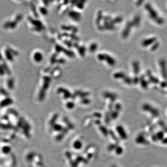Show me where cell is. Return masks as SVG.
<instances>
[{"instance_id": "9a60e30c", "label": "cell", "mask_w": 167, "mask_h": 167, "mask_svg": "<svg viewBox=\"0 0 167 167\" xmlns=\"http://www.w3.org/2000/svg\"><path fill=\"white\" fill-rule=\"evenodd\" d=\"M104 26L105 28V30H113L115 29V27L113 25L108 21H104Z\"/></svg>"}, {"instance_id": "d6986e66", "label": "cell", "mask_w": 167, "mask_h": 167, "mask_svg": "<svg viewBox=\"0 0 167 167\" xmlns=\"http://www.w3.org/2000/svg\"><path fill=\"white\" fill-rule=\"evenodd\" d=\"M78 52L80 55L81 57H84L85 56L86 54V48L84 46H79V48H78Z\"/></svg>"}, {"instance_id": "ab89813d", "label": "cell", "mask_w": 167, "mask_h": 167, "mask_svg": "<svg viewBox=\"0 0 167 167\" xmlns=\"http://www.w3.org/2000/svg\"><path fill=\"white\" fill-rule=\"evenodd\" d=\"M144 2V1L142 0H140V1H138L137 2V6H140L142 5V3Z\"/></svg>"}, {"instance_id": "603a6c76", "label": "cell", "mask_w": 167, "mask_h": 167, "mask_svg": "<svg viewBox=\"0 0 167 167\" xmlns=\"http://www.w3.org/2000/svg\"><path fill=\"white\" fill-rule=\"evenodd\" d=\"M159 42L158 41H157L154 44H152L151 47V50L152 51H154L155 50H156L157 48H158V47L159 46Z\"/></svg>"}, {"instance_id": "4dcf8cb0", "label": "cell", "mask_w": 167, "mask_h": 167, "mask_svg": "<svg viewBox=\"0 0 167 167\" xmlns=\"http://www.w3.org/2000/svg\"><path fill=\"white\" fill-rule=\"evenodd\" d=\"M40 10L41 13L43 15H46L47 14V10L46 8H44V7H41Z\"/></svg>"}, {"instance_id": "5bb4252c", "label": "cell", "mask_w": 167, "mask_h": 167, "mask_svg": "<svg viewBox=\"0 0 167 167\" xmlns=\"http://www.w3.org/2000/svg\"><path fill=\"white\" fill-rule=\"evenodd\" d=\"M141 21V18L139 15H136L134 17L133 20L132 21L133 26L137 27L139 26Z\"/></svg>"}, {"instance_id": "ba28073f", "label": "cell", "mask_w": 167, "mask_h": 167, "mask_svg": "<svg viewBox=\"0 0 167 167\" xmlns=\"http://www.w3.org/2000/svg\"><path fill=\"white\" fill-rule=\"evenodd\" d=\"M57 92L58 93L64 94V98L65 99H69V98L71 97V95L70 92L66 89L62 87L58 88L57 90Z\"/></svg>"}, {"instance_id": "d6a6232c", "label": "cell", "mask_w": 167, "mask_h": 167, "mask_svg": "<svg viewBox=\"0 0 167 167\" xmlns=\"http://www.w3.org/2000/svg\"><path fill=\"white\" fill-rule=\"evenodd\" d=\"M111 17L110 16H104L103 17V20H104V21H108V22H109L110 21H111Z\"/></svg>"}, {"instance_id": "6da1fadb", "label": "cell", "mask_w": 167, "mask_h": 167, "mask_svg": "<svg viewBox=\"0 0 167 167\" xmlns=\"http://www.w3.org/2000/svg\"><path fill=\"white\" fill-rule=\"evenodd\" d=\"M145 8L149 13V17L153 20H154L156 23L159 25H162L164 23V19L158 16L157 11L152 8L151 5L149 3H147L145 6Z\"/></svg>"}, {"instance_id": "9c48e42d", "label": "cell", "mask_w": 167, "mask_h": 167, "mask_svg": "<svg viewBox=\"0 0 167 167\" xmlns=\"http://www.w3.org/2000/svg\"><path fill=\"white\" fill-rule=\"evenodd\" d=\"M132 67L135 74L138 75L140 72V65L138 61H134L132 62Z\"/></svg>"}, {"instance_id": "f35d334b", "label": "cell", "mask_w": 167, "mask_h": 167, "mask_svg": "<svg viewBox=\"0 0 167 167\" xmlns=\"http://www.w3.org/2000/svg\"><path fill=\"white\" fill-rule=\"evenodd\" d=\"M67 106L68 107H69V108H71L74 106V104L71 102H68L67 104Z\"/></svg>"}, {"instance_id": "5b68a950", "label": "cell", "mask_w": 167, "mask_h": 167, "mask_svg": "<svg viewBox=\"0 0 167 167\" xmlns=\"http://www.w3.org/2000/svg\"><path fill=\"white\" fill-rule=\"evenodd\" d=\"M146 74L149 79V82H150L154 84H158L160 83L159 80L157 77L153 76L152 74V73L150 70H148L146 71Z\"/></svg>"}, {"instance_id": "d4e9b609", "label": "cell", "mask_w": 167, "mask_h": 167, "mask_svg": "<svg viewBox=\"0 0 167 167\" xmlns=\"http://www.w3.org/2000/svg\"><path fill=\"white\" fill-rule=\"evenodd\" d=\"M58 54V53H54L52 56L51 58V62L52 64H54L56 63V61H57V60L56 59V58L57 57Z\"/></svg>"}, {"instance_id": "277c9868", "label": "cell", "mask_w": 167, "mask_h": 167, "mask_svg": "<svg viewBox=\"0 0 167 167\" xmlns=\"http://www.w3.org/2000/svg\"><path fill=\"white\" fill-rule=\"evenodd\" d=\"M68 15L73 20L75 21H79L81 19V14L76 11L71 10L69 12Z\"/></svg>"}, {"instance_id": "83f0119b", "label": "cell", "mask_w": 167, "mask_h": 167, "mask_svg": "<svg viewBox=\"0 0 167 167\" xmlns=\"http://www.w3.org/2000/svg\"><path fill=\"white\" fill-rule=\"evenodd\" d=\"M98 58L100 61H105V54L104 53H99L98 55Z\"/></svg>"}, {"instance_id": "7c38bea8", "label": "cell", "mask_w": 167, "mask_h": 167, "mask_svg": "<svg viewBox=\"0 0 167 167\" xmlns=\"http://www.w3.org/2000/svg\"><path fill=\"white\" fill-rule=\"evenodd\" d=\"M104 96L105 98L111 99V101H115L116 99V98H117V96L116 94L112 93H110L109 92H105L104 93Z\"/></svg>"}, {"instance_id": "4316f807", "label": "cell", "mask_w": 167, "mask_h": 167, "mask_svg": "<svg viewBox=\"0 0 167 167\" xmlns=\"http://www.w3.org/2000/svg\"><path fill=\"white\" fill-rule=\"evenodd\" d=\"M64 48L62 46L58 45H57L55 46V50L57 53L62 52L63 51Z\"/></svg>"}, {"instance_id": "836d02e7", "label": "cell", "mask_w": 167, "mask_h": 167, "mask_svg": "<svg viewBox=\"0 0 167 167\" xmlns=\"http://www.w3.org/2000/svg\"><path fill=\"white\" fill-rule=\"evenodd\" d=\"M56 62L58 64H64L66 62V61H65V59L64 58H61L58 59H57Z\"/></svg>"}, {"instance_id": "484cf974", "label": "cell", "mask_w": 167, "mask_h": 167, "mask_svg": "<svg viewBox=\"0 0 167 167\" xmlns=\"http://www.w3.org/2000/svg\"><path fill=\"white\" fill-rule=\"evenodd\" d=\"M63 42L66 46H67L68 47L70 48L73 46V43L71 41H68L67 40H64Z\"/></svg>"}, {"instance_id": "7a4b0ae2", "label": "cell", "mask_w": 167, "mask_h": 167, "mask_svg": "<svg viewBox=\"0 0 167 167\" xmlns=\"http://www.w3.org/2000/svg\"><path fill=\"white\" fill-rule=\"evenodd\" d=\"M159 66L161 70L162 78L165 80H167V67L166 61L164 58H162L159 61Z\"/></svg>"}, {"instance_id": "8fae6325", "label": "cell", "mask_w": 167, "mask_h": 167, "mask_svg": "<svg viewBox=\"0 0 167 167\" xmlns=\"http://www.w3.org/2000/svg\"><path fill=\"white\" fill-rule=\"evenodd\" d=\"M105 61H106L107 63L109 64L110 66H114L116 64V61L112 57H111L110 56L105 54Z\"/></svg>"}, {"instance_id": "4fadbf2b", "label": "cell", "mask_w": 167, "mask_h": 167, "mask_svg": "<svg viewBox=\"0 0 167 167\" xmlns=\"http://www.w3.org/2000/svg\"><path fill=\"white\" fill-rule=\"evenodd\" d=\"M33 57V58L34 59V60L36 62H41L42 61V59H43V55H42V53H41L40 52H37L34 53V56Z\"/></svg>"}, {"instance_id": "1f68e13d", "label": "cell", "mask_w": 167, "mask_h": 167, "mask_svg": "<svg viewBox=\"0 0 167 167\" xmlns=\"http://www.w3.org/2000/svg\"><path fill=\"white\" fill-rule=\"evenodd\" d=\"M59 69H60V67L58 66H57L55 67L54 68H53V69H52L51 70V73H50L51 75H53V74H54L55 71H58V70H59Z\"/></svg>"}, {"instance_id": "ac0fdd59", "label": "cell", "mask_w": 167, "mask_h": 167, "mask_svg": "<svg viewBox=\"0 0 167 167\" xmlns=\"http://www.w3.org/2000/svg\"><path fill=\"white\" fill-rule=\"evenodd\" d=\"M62 52L65 53L66 55L67 56L69 57L74 58L75 57V53L73 51H71V50L66 49L64 48L63 51Z\"/></svg>"}, {"instance_id": "30bf717a", "label": "cell", "mask_w": 167, "mask_h": 167, "mask_svg": "<svg viewBox=\"0 0 167 167\" xmlns=\"http://www.w3.org/2000/svg\"><path fill=\"white\" fill-rule=\"evenodd\" d=\"M139 78H140V82L139 83H140L141 86L144 89H147L148 87V85H149V83L145 79V76L144 75H142Z\"/></svg>"}, {"instance_id": "f1b7e54d", "label": "cell", "mask_w": 167, "mask_h": 167, "mask_svg": "<svg viewBox=\"0 0 167 167\" xmlns=\"http://www.w3.org/2000/svg\"><path fill=\"white\" fill-rule=\"evenodd\" d=\"M69 37H70V38L73 40H74V41H78L79 40V38L78 36L74 34V33H71V34H69Z\"/></svg>"}, {"instance_id": "7bdbcfd3", "label": "cell", "mask_w": 167, "mask_h": 167, "mask_svg": "<svg viewBox=\"0 0 167 167\" xmlns=\"http://www.w3.org/2000/svg\"><path fill=\"white\" fill-rule=\"evenodd\" d=\"M62 35L63 36H64L65 37H69V34L67 33H64L62 34Z\"/></svg>"}, {"instance_id": "8d00e7d4", "label": "cell", "mask_w": 167, "mask_h": 167, "mask_svg": "<svg viewBox=\"0 0 167 167\" xmlns=\"http://www.w3.org/2000/svg\"><path fill=\"white\" fill-rule=\"evenodd\" d=\"M98 29L100 31H104L105 30L104 26L101 25H99L98 26Z\"/></svg>"}, {"instance_id": "f546056e", "label": "cell", "mask_w": 167, "mask_h": 167, "mask_svg": "<svg viewBox=\"0 0 167 167\" xmlns=\"http://www.w3.org/2000/svg\"><path fill=\"white\" fill-rule=\"evenodd\" d=\"M140 82V78L138 76H135L134 78L132 79V83L134 84L135 85H137V84L139 83Z\"/></svg>"}, {"instance_id": "2e32d148", "label": "cell", "mask_w": 167, "mask_h": 167, "mask_svg": "<svg viewBox=\"0 0 167 167\" xmlns=\"http://www.w3.org/2000/svg\"><path fill=\"white\" fill-rule=\"evenodd\" d=\"M123 20V18L121 16H117L116 17L114 18V19H111V21H109V22L112 25H114L116 23H121L122 21Z\"/></svg>"}, {"instance_id": "60d3db41", "label": "cell", "mask_w": 167, "mask_h": 167, "mask_svg": "<svg viewBox=\"0 0 167 167\" xmlns=\"http://www.w3.org/2000/svg\"><path fill=\"white\" fill-rule=\"evenodd\" d=\"M73 46H74L75 48H77V49L79 48V44L77 43V42H75V43L73 44Z\"/></svg>"}, {"instance_id": "d590c367", "label": "cell", "mask_w": 167, "mask_h": 167, "mask_svg": "<svg viewBox=\"0 0 167 167\" xmlns=\"http://www.w3.org/2000/svg\"><path fill=\"white\" fill-rule=\"evenodd\" d=\"M160 85L162 87V88H165L167 86V81H162L161 83H160Z\"/></svg>"}, {"instance_id": "e575fe53", "label": "cell", "mask_w": 167, "mask_h": 167, "mask_svg": "<svg viewBox=\"0 0 167 167\" xmlns=\"http://www.w3.org/2000/svg\"><path fill=\"white\" fill-rule=\"evenodd\" d=\"M89 95V93L88 92H83L82 91L81 92L80 96L81 97H82V98H84V97H86L88 96Z\"/></svg>"}, {"instance_id": "3957f363", "label": "cell", "mask_w": 167, "mask_h": 167, "mask_svg": "<svg viewBox=\"0 0 167 167\" xmlns=\"http://www.w3.org/2000/svg\"><path fill=\"white\" fill-rule=\"evenodd\" d=\"M132 27H133V25L132 21H128L127 23L124 28V30L122 32V38L126 39L128 37Z\"/></svg>"}, {"instance_id": "b9f144b4", "label": "cell", "mask_w": 167, "mask_h": 167, "mask_svg": "<svg viewBox=\"0 0 167 167\" xmlns=\"http://www.w3.org/2000/svg\"><path fill=\"white\" fill-rule=\"evenodd\" d=\"M78 3V1H72V2H71V4L72 6H74V5H76Z\"/></svg>"}, {"instance_id": "e0dca14e", "label": "cell", "mask_w": 167, "mask_h": 167, "mask_svg": "<svg viewBox=\"0 0 167 167\" xmlns=\"http://www.w3.org/2000/svg\"><path fill=\"white\" fill-rule=\"evenodd\" d=\"M103 16L102 12L101 11H99V12L98 13L97 17L96 20V23L98 26L100 25V22L103 20Z\"/></svg>"}, {"instance_id": "74e56055", "label": "cell", "mask_w": 167, "mask_h": 167, "mask_svg": "<svg viewBox=\"0 0 167 167\" xmlns=\"http://www.w3.org/2000/svg\"><path fill=\"white\" fill-rule=\"evenodd\" d=\"M82 102L84 104H88L90 102V100L87 99H82Z\"/></svg>"}, {"instance_id": "ee69618b", "label": "cell", "mask_w": 167, "mask_h": 167, "mask_svg": "<svg viewBox=\"0 0 167 167\" xmlns=\"http://www.w3.org/2000/svg\"><path fill=\"white\" fill-rule=\"evenodd\" d=\"M69 3L68 1H64V5H67V3Z\"/></svg>"}, {"instance_id": "8992f818", "label": "cell", "mask_w": 167, "mask_h": 167, "mask_svg": "<svg viewBox=\"0 0 167 167\" xmlns=\"http://www.w3.org/2000/svg\"><path fill=\"white\" fill-rule=\"evenodd\" d=\"M157 41V38L156 37H152V38L147 39L142 41V46L144 47H147L148 46H150L153 44Z\"/></svg>"}, {"instance_id": "7402d4cb", "label": "cell", "mask_w": 167, "mask_h": 167, "mask_svg": "<svg viewBox=\"0 0 167 167\" xmlns=\"http://www.w3.org/2000/svg\"><path fill=\"white\" fill-rule=\"evenodd\" d=\"M123 80L125 83L127 84L128 85H132V79H131L128 76H125L123 79Z\"/></svg>"}, {"instance_id": "52a82bcc", "label": "cell", "mask_w": 167, "mask_h": 167, "mask_svg": "<svg viewBox=\"0 0 167 167\" xmlns=\"http://www.w3.org/2000/svg\"><path fill=\"white\" fill-rule=\"evenodd\" d=\"M62 30L67 31H71L72 33H76L78 31V28L74 26L62 25L61 26Z\"/></svg>"}, {"instance_id": "ffe728a7", "label": "cell", "mask_w": 167, "mask_h": 167, "mask_svg": "<svg viewBox=\"0 0 167 167\" xmlns=\"http://www.w3.org/2000/svg\"><path fill=\"white\" fill-rule=\"evenodd\" d=\"M126 76L125 74L123 72H117L114 74L113 77L115 79H123Z\"/></svg>"}, {"instance_id": "cb8c5ba5", "label": "cell", "mask_w": 167, "mask_h": 167, "mask_svg": "<svg viewBox=\"0 0 167 167\" xmlns=\"http://www.w3.org/2000/svg\"><path fill=\"white\" fill-rule=\"evenodd\" d=\"M86 3V1H81L78 2V3H77L76 6L77 8H78L79 9H82L84 8V3Z\"/></svg>"}, {"instance_id": "44dd1931", "label": "cell", "mask_w": 167, "mask_h": 167, "mask_svg": "<svg viewBox=\"0 0 167 167\" xmlns=\"http://www.w3.org/2000/svg\"><path fill=\"white\" fill-rule=\"evenodd\" d=\"M98 48V45L96 43H92L89 47V51L91 53H93Z\"/></svg>"}]
</instances>
